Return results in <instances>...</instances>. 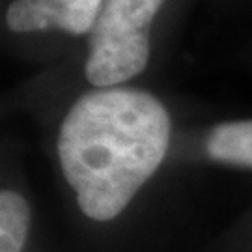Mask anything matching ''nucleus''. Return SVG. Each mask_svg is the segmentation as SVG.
Returning a JSON list of instances; mask_svg holds the SVG:
<instances>
[{
  "mask_svg": "<svg viewBox=\"0 0 252 252\" xmlns=\"http://www.w3.org/2000/svg\"><path fill=\"white\" fill-rule=\"evenodd\" d=\"M206 150L215 161L252 168V120L217 126L207 136Z\"/></svg>",
  "mask_w": 252,
  "mask_h": 252,
  "instance_id": "20e7f679",
  "label": "nucleus"
},
{
  "mask_svg": "<svg viewBox=\"0 0 252 252\" xmlns=\"http://www.w3.org/2000/svg\"><path fill=\"white\" fill-rule=\"evenodd\" d=\"M170 116L153 95L105 88L82 95L63 118L58 157L77 204L92 220H112L161 166Z\"/></svg>",
  "mask_w": 252,
  "mask_h": 252,
  "instance_id": "f257e3e1",
  "label": "nucleus"
},
{
  "mask_svg": "<svg viewBox=\"0 0 252 252\" xmlns=\"http://www.w3.org/2000/svg\"><path fill=\"white\" fill-rule=\"evenodd\" d=\"M164 0H105L90 30L84 73L97 88L116 86L144 71L150 28Z\"/></svg>",
  "mask_w": 252,
  "mask_h": 252,
  "instance_id": "f03ea898",
  "label": "nucleus"
},
{
  "mask_svg": "<svg viewBox=\"0 0 252 252\" xmlns=\"http://www.w3.org/2000/svg\"><path fill=\"white\" fill-rule=\"evenodd\" d=\"M30 228L28 202L15 190L0 192V252H21Z\"/></svg>",
  "mask_w": 252,
  "mask_h": 252,
  "instance_id": "39448f33",
  "label": "nucleus"
},
{
  "mask_svg": "<svg viewBox=\"0 0 252 252\" xmlns=\"http://www.w3.org/2000/svg\"><path fill=\"white\" fill-rule=\"evenodd\" d=\"M105 0H13L6 11L11 32H41L58 28L73 36L90 34Z\"/></svg>",
  "mask_w": 252,
  "mask_h": 252,
  "instance_id": "7ed1b4c3",
  "label": "nucleus"
}]
</instances>
